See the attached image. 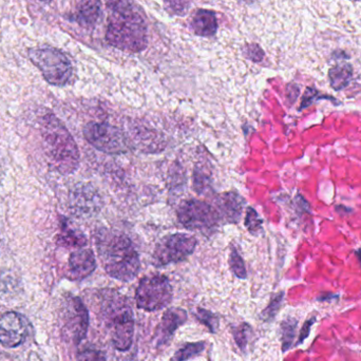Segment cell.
<instances>
[{
  "mask_svg": "<svg viewBox=\"0 0 361 361\" xmlns=\"http://www.w3.org/2000/svg\"><path fill=\"white\" fill-rule=\"evenodd\" d=\"M95 246L104 269L110 277L123 282L137 277L141 262L128 235L122 231L101 228L95 233Z\"/></svg>",
  "mask_w": 361,
  "mask_h": 361,
  "instance_id": "cell-1",
  "label": "cell"
},
{
  "mask_svg": "<svg viewBox=\"0 0 361 361\" xmlns=\"http://www.w3.org/2000/svg\"><path fill=\"white\" fill-rule=\"evenodd\" d=\"M40 135L50 164L63 175H71L80 165V152L65 125L52 114L42 116Z\"/></svg>",
  "mask_w": 361,
  "mask_h": 361,
  "instance_id": "cell-2",
  "label": "cell"
},
{
  "mask_svg": "<svg viewBox=\"0 0 361 361\" xmlns=\"http://www.w3.org/2000/svg\"><path fill=\"white\" fill-rule=\"evenodd\" d=\"M101 296V312L109 329L114 348L128 351L135 335V316L126 297L112 290H104Z\"/></svg>",
  "mask_w": 361,
  "mask_h": 361,
  "instance_id": "cell-3",
  "label": "cell"
},
{
  "mask_svg": "<svg viewBox=\"0 0 361 361\" xmlns=\"http://www.w3.org/2000/svg\"><path fill=\"white\" fill-rule=\"evenodd\" d=\"M106 38L114 48L141 52L147 47V25L135 8L124 13H111Z\"/></svg>",
  "mask_w": 361,
  "mask_h": 361,
  "instance_id": "cell-4",
  "label": "cell"
},
{
  "mask_svg": "<svg viewBox=\"0 0 361 361\" xmlns=\"http://www.w3.org/2000/svg\"><path fill=\"white\" fill-rule=\"evenodd\" d=\"M29 55L32 63L40 70L49 84L65 86L69 82L73 69L63 52L50 47H39L30 50Z\"/></svg>",
  "mask_w": 361,
  "mask_h": 361,
  "instance_id": "cell-5",
  "label": "cell"
},
{
  "mask_svg": "<svg viewBox=\"0 0 361 361\" xmlns=\"http://www.w3.org/2000/svg\"><path fill=\"white\" fill-rule=\"evenodd\" d=\"M84 137L90 145L107 154H124L130 149L128 137L118 127L108 123H88Z\"/></svg>",
  "mask_w": 361,
  "mask_h": 361,
  "instance_id": "cell-6",
  "label": "cell"
},
{
  "mask_svg": "<svg viewBox=\"0 0 361 361\" xmlns=\"http://www.w3.org/2000/svg\"><path fill=\"white\" fill-rule=\"evenodd\" d=\"M173 300V288L169 278L163 275L146 276L140 281L135 292L139 309L147 312L160 311Z\"/></svg>",
  "mask_w": 361,
  "mask_h": 361,
  "instance_id": "cell-7",
  "label": "cell"
},
{
  "mask_svg": "<svg viewBox=\"0 0 361 361\" xmlns=\"http://www.w3.org/2000/svg\"><path fill=\"white\" fill-rule=\"evenodd\" d=\"M197 239L189 233H173L162 238L152 254V264L157 267L182 262L195 252Z\"/></svg>",
  "mask_w": 361,
  "mask_h": 361,
  "instance_id": "cell-8",
  "label": "cell"
},
{
  "mask_svg": "<svg viewBox=\"0 0 361 361\" xmlns=\"http://www.w3.org/2000/svg\"><path fill=\"white\" fill-rule=\"evenodd\" d=\"M178 219L182 226L188 231H197L204 233L214 231L221 222L216 208L205 202L193 199L180 203L178 209Z\"/></svg>",
  "mask_w": 361,
  "mask_h": 361,
  "instance_id": "cell-9",
  "label": "cell"
},
{
  "mask_svg": "<svg viewBox=\"0 0 361 361\" xmlns=\"http://www.w3.org/2000/svg\"><path fill=\"white\" fill-rule=\"evenodd\" d=\"M89 328V314L78 297H69L63 309V329L66 336L80 343L86 337Z\"/></svg>",
  "mask_w": 361,
  "mask_h": 361,
  "instance_id": "cell-10",
  "label": "cell"
},
{
  "mask_svg": "<svg viewBox=\"0 0 361 361\" xmlns=\"http://www.w3.org/2000/svg\"><path fill=\"white\" fill-rule=\"evenodd\" d=\"M70 210L78 216H90L102 208L99 192L90 185H76L69 195Z\"/></svg>",
  "mask_w": 361,
  "mask_h": 361,
  "instance_id": "cell-11",
  "label": "cell"
},
{
  "mask_svg": "<svg viewBox=\"0 0 361 361\" xmlns=\"http://www.w3.org/2000/svg\"><path fill=\"white\" fill-rule=\"evenodd\" d=\"M27 335V320L23 315L16 312H6L0 315V343L4 347H18Z\"/></svg>",
  "mask_w": 361,
  "mask_h": 361,
  "instance_id": "cell-12",
  "label": "cell"
},
{
  "mask_svg": "<svg viewBox=\"0 0 361 361\" xmlns=\"http://www.w3.org/2000/svg\"><path fill=\"white\" fill-rule=\"evenodd\" d=\"M97 269L94 252L88 248H78L70 255L69 274L71 279L82 280Z\"/></svg>",
  "mask_w": 361,
  "mask_h": 361,
  "instance_id": "cell-13",
  "label": "cell"
},
{
  "mask_svg": "<svg viewBox=\"0 0 361 361\" xmlns=\"http://www.w3.org/2000/svg\"><path fill=\"white\" fill-rule=\"evenodd\" d=\"M187 320V313L185 310L179 307L167 310L162 317V322L159 324L156 337L158 345H166L175 334L178 328L184 324Z\"/></svg>",
  "mask_w": 361,
  "mask_h": 361,
  "instance_id": "cell-14",
  "label": "cell"
},
{
  "mask_svg": "<svg viewBox=\"0 0 361 361\" xmlns=\"http://www.w3.org/2000/svg\"><path fill=\"white\" fill-rule=\"evenodd\" d=\"M244 200L237 192L229 191L223 193L216 201V212L220 216L221 221L227 223H237L241 218L243 209Z\"/></svg>",
  "mask_w": 361,
  "mask_h": 361,
  "instance_id": "cell-15",
  "label": "cell"
},
{
  "mask_svg": "<svg viewBox=\"0 0 361 361\" xmlns=\"http://www.w3.org/2000/svg\"><path fill=\"white\" fill-rule=\"evenodd\" d=\"M191 29L195 32V35L202 36V37H212L216 35L218 30L216 13L214 11L200 8L193 15Z\"/></svg>",
  "mask_w": 361,
  "mask_h": 361,
  "instance_id": "cell-16",
  "label": "cell"
},
{
  "mask_svg": "<svg viewBox=\"0 0 361 361\" xmlns=\"http://www.w3.org/2000/svg\"><path fill=\"white\" fill-rule=\"evenodd\" d=\"M102 4L99 0H80L76 11L75 20L84 27L94 25L101 16Z\"/></svg>",
  "mask_w": 361,
  "mask_h": 361,
  "instance_id": "cell-17",
  "label": "cell"
},
{
  "mask_svg": "<svg viewBox=\"0 0 361 361\" xmlns=\"http://www.w3.org/2000/svg\"><path fill=\"white\" fill-rule=\"evenodd\" d=\"M57 244L63 247L82 248L87 244V238L82 231L73 228L67 221L63 220L61 233L57 237Z\"/></svg>",
  "mask_w": 361,
  "mask_h": 361,
  "instance_id": "cell-18",
  "label": "cell"
},
{
  "mask_svg": "<svg viewBox=\"0 0 361 361\" xmlns=\"http://www.w3.org/2000/svg\"><path fill=\"white\" fill-rule=\"evenodd\" d=\"M353 69L349 63H339L329 71L330 84L334 90H343L351 82Z\"/></svg>",
  "mask_w": 361,
  "mask_h": 361,
  "instance_id": "cell-19",
  "label": "cell"
},
{
  "mask_svg": "<svg viewBox=\"0 0 361 361\" xmlns=\"http://www.w3.org/2000/svg\"><path fill=\"white\" fill-rule=\"evenodd\" d=\"M297 320L294 318H288L281 324L282 350L288 351L294 343L296 335Z\"/></svg>",
  "mask_w": 361,
  "mask_h": 361,
  "instance_id": "cell-20",
  "label": "cell"
},
{
  "mask_svg": "<svg viewBox=\"0 0 361 361\" xmlns=\"http://www.w3.org/2000/svg\"><path fill=\"white\" fill-rule=\"evenodd\" d=\"M205 350V343H187L184 347L180 348L176 352L171 361H186L195 356L199 355L200 353Z\"/></svg>",
  "mask_w": 361,
  "mask_h": 361,
  "instance_id": "cell-21",
  "label": "cell"
},
{
  "mask_svg": "<svg viewBox=\"0 0 361 361\" xmlns=\"http://www.w3.org/2000/svg\"><path fill=\"white\" fill-rule=\"evenodd\" d=\"M229 265H231L233 273L240 279H245L247 277V271H246L243 259L235 248L231 250V256H229Z\"/></svg>",
  "mask_w": 361,
  "mask_h": 361,
  "instance_id": "cell-22",
  "label": "cell"
},
{
  "mask_svg": "<svg viewBox=\"0 0 361 361\" xmlns=\"http://www.w3.org/2000/svg\"><path fill=\"white\" fill-rule=\"evenodd\" d=\"M195 317L209 330V332L216 333V330H218V317L212 312L207 311V310L197 309Z\"/></svg>",
  "mask_w": 361,
  "mask_h": 361,
  "instance_id": "cell-23",
  "label": "cell"
},
{
  "mask_svg": "<svg viewBox=\"0 0 361 361\" xmlns=\"http://www.w3.org/2000/svg\"><path fill=\"white\" fill-rule=\"evenodd\" d=\"M233 335L238 347L241 350H245L250 341V337L252 336V329L248 324H242L237 328L233 329Z\"/></svg>",
  "mask_w": 361,
  "mask_h": 361,
  "instance_id": "cell-24",
  "label": "cell"
},
{
  "mask_svg": "<svg viewBox=\"0 0 361 361\" xmlns=\"http://www.w3.org/2000/svg\"><path fill=\"white\" fill-rule=\"evenodd\" d=\"M283 297L284 293H279V294L275 295V296L271 298L269 307H267L262 313V318L265 322H271L273 318L276 317L278 311L280 310V307H281Z\"/></svg>",
  "mask_w": 361,
  "mask_h": 361,
  "instance_id": "cell-25",
  "label": "cell"
},
{
  "mask_svg": "<svg viewBox=\"0 0 361 361\" xmlns=\"http://www.w3.org/2000/svg\"><path fill=\"white\" fill-rule=\"evenodd\" d=\"M245 226L252 233H257L262 228V220L252 207H248L246 212Z\"/></svg>",
  "mask_w": 361,
  "mask_h": 361,
  "instance_id": "cell-26",
  "label": "cell"
},
{
  "mask_svg": "<svg viewBox=\"0 0 361 361\" xmlns=\"http://www.w3.org/2000/svg\"><path fill=\"white\" fill-rule=\"evenodd\" d=\"M106 4L111 13H124L135 8L133 0H106Z\"/></svg>",
  "mask_w": 361,
  "mask_h": 361,
  "instance_id": "cell-27",
  "label": "cell"
},
{
  "mask_svg": "<svg viewBox=\"0 0 361 361\" xmlns=\"http://www.w3.org/2000/svg\"><path fill=\"white\" fill-rule=\"evenodd\" d=\"M165 6L176 15H185L188 10V0H164Z\"/></svg>",
  "mask_w": 361,
  "mask_h": 361,
  "instance_id": "cell-28",
  "label": "cell"
},
{
  "mask_svg": "<svg viewBox=\"0 0 361 361\" xmlns=\"http://www.w3.org/2000/svg\"><path fill=\"white\" fill-rule=\"evenodd\" d=\"M243 53L248 59L255 61V63H259L264 57V52L257 44H246Z\"/></svg>",
  "mask_w": 361,
  "mask_h": 361,
  "instance_id": "cell-29",
  "label": "cell"
},
{
  "mask_svg": "<svg viewBox=\"0 0 361 361\" xmlns=\"http://www.w3.org/2000/svg\"><path fill=\"white\" fill-rule=\"evenodd\" d=\"M76 361H106L105 356L97 350L86 349L80 352Z\"/></svg>",
  "mask_w": 361,
  "mask_h": 361,
  "instance_id": "cell-30",
  "label": "cell"
},
{
  "mask_svg": "<svg viewBox=\"0 0 361 361\" xmlns=\"http://www.w3.org/2000/svg\"><path fill=\"white\" fill-rule=\"evenodd\" d=\"M318 91L314 88H307L303 95L302 102H301L300 110L305 109L312 105L314 101L317 99Z\"/></svg>",
  "mask_w": 361,
  "mask_h": 361,
  "instance_id": "cell-31",
  "label": "cell"
},
{
  "mask_svg": "<svg viewBox=\"0 0 361 361\" xmlns=\"http://www.w3.org/2000/svg\"><path fill=\"white\" fill-rule=\"evenodd\" d=\"M316 317L310 318L309 320L305 322V326H303L302 330L300 332V336H299L298 343H302L305 339L309 337L310 332H311L312 326L315 324Z\"/></svg>",
  "mask_w": 361,
  "mask_h": 361,
  "instance_id": "cell-32",
  "label": "cell"
},
{
  "mask_svg": "<svg viewBox=\"0 0 361 361\" xmlns=\"http://www.w3.org/2000/svg\"><path fill=\"white\" fill-rule=\"evenodd\" d=\"M299 92H300V90H299L298 87L295 86V85H290V87L288 88V99H290V103H294V102H296L297 97H298Z\"/></svg>",
  "mask_w": 361,
  "mask_h": 361,
  "instance_id": "cell-33",
  "label": "cell"
},
{
  "mask_svg": "<svg viewBox=\"0 0 361 361\" xmlns=\"http://www.w3.org/2000/svg\"><path fill=\"white\" fill-rule=\"evenodd\" d=\"M355 255L357 256L358 260H360L361 263V248H360L358 250H356Z\"/></svg>",
  "mask_w": 361,
  "mask_h": 361,
  "instance_id": "cell-34",
  "label": "cell"
},
{
  "mask_svg": "<svg viewBox=\"0 0 361 361\" xmlns=\"http://www.w3.org/2000/svg\"><path fill=\"white\" fill-rule=\"evenodd\" d=\"M239 1L244 2V4H252V2L255 1V0H239Z\"/></svg>",
  "mask_w": 361,
  "mask_h": 361,
  "instance_id": "cell-35",
  "label": "cell"
},
{
  "mask_svg": "<svg viewBox=\"0 0 361 361\" xmlns=\"http://www.w3.org/2000/svg\"><path fill=\"white\" fill-rule=\"evenodd\" d=\"M42 1H50V0H42Z\"/></svg>",
  "mask_w": 361,
  "mask_h": 361,
  "instance_id": "cell-36",
  "label": "cell"
}]
</instances>
